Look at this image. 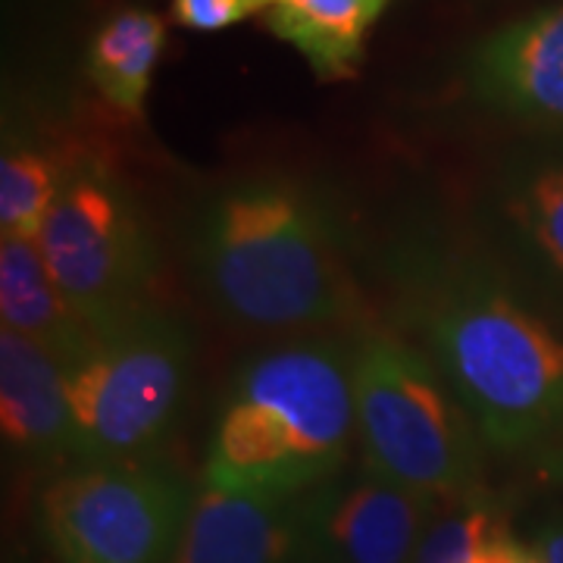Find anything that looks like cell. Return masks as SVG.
I'll list each match as a JSON object with an SVG mask.
<instances>
[{"label":"cell","mask_w":563,"mask_h":563,"mask_svg":"<svg viewBox=\"0 0 563 563\" xmlns=\"http://www.w3.org/2000/svg\"><path fill=\"white\" fill-rule=\"evenodd\" d=\"M398 320L485 448L523 454L563 432V339L492 263L432 242L404 244Z\"/></svg>","instance_id":"cell-1"},{"label":"cell","mask_w":563,"mask_h":563,"mask_svg":"<svg viewBox=\"0 0 563 563\" xmlns=\"http://www.w3.org/2000/svg\"><path fill=\"white\" fill-rule=\"evenodd\" d=\"M188 257L210 307L254 332L320 329L357 301L342 210L291 173H251L210 191Z\"/></svg>","instance_id":"cell-2"},{"label":"cell","mask_w":563,"mask_h":563,"mask_svg":"<svg viewBox=\"0 0 563 563\" xmlns=\"http://www.w3.org/2000/svg\"><path fill=\"white\" fill-rule=\"evenodd\" d=\"M354 439L351 344L298 335L232 369L213 413L203 485L303 495L342 473Z\"/></svg>","instance_id":"cell-3"},{"label":"cell","mask_w":563,"mask_h":563,"mask_svg":"<svg viewBox=\"0 0 563 563\" xmlns=\"http://www.w3.org/2000/svg\"><path fill=\"white\" fill-rule=\"evenodd\" d=\"M351 373L363 466L432 501L470 495L485 442L420 344L398 329H363Z\"/></svg>","instance_id":"cell-4"},{"label":"cell","mask_w":563,"mask_h":563,"mask_svg":"<svg viewBox=\"0 0 563 563\" xmlns=\"http://www.w3.org/2000/svg\"><path fill=\"white\" fill-rule=\"evenodd\" d=\"M195 369V335L161 303L95 332L66 373L73 410V461H151L181 420Z\"/></svg>","instance_id":"cell-5"},{"label":"cell","mask_w":563,"mask_h":563,"mask_svg":"<svg viewBox=\"0 0 563 563\" xmlns=\"http://www.w3.org/2000/svg\"><path fill=\"white\" fill-rule=\"evenodd\" d=\"M35 242L63 298L91 332L151 303L157 244L139 201L103 163H73Z\"/></svg>","instance_id":"cell-6"},{"label":"cell","mask_w":563,"mask_h":563,"mask_svg":"<svg viewBox=\"0 0 563 563\" xmlns=\"http://www.w3.org/2000/svg\"><path fill=\"white\" fill-rule=\"evenodd\" d=\"M195 495L157 457L76 463L41 492V536L60 563H173Z\"/></svg>","instance_id":"cell-7"},{"label":"cell","mask_w":563,"mask_h":563,"mask_svg":"<svg viewBox=\"0 0 563 563\" xmlns=\"http://www.w3.org/2000/svg\"><path fill=\"white\" fill-rule=\"evenodd\" d=\"M435 504L369 466L303 492V563H413Z\"/></svg>","instance_id":"cell-8"},{"label":"cell","mask_w":563,"mask_h":563,"mask_svg":"<svg viewBox=\"0 0 563 563\" xmlns=\"http://www.w3.org/2000/svg\"><path fill=\"white\" fill-rule=\"evenodd\" d=\"M463 88L488 113L563 132V3L476 41L463 60Z\"/></svg>","instance_id":"cell-9"},{"label":"cell","mask_w":563,"mask_h":563,"mask_svg":"<svg viewBox=\"0 0 563 563\" xmlns=\"http://www.w3.org/2000/svg\"><path fill=\"white\" fill-rule=\"evenodd\" d=\"M483 225L517 269L563 291V147L507 154L485 185Z\"/></svg>","instance_id":"cell-10"},{"label":"cell","mask_w":563,"mask_h":563,"mask_svg":"<svg viewBox=\"0 0 563 563\" xmlns=\"http://www.w3.org/2000/svg\"><path fill=\"white\" fill-rule=\"evenodd\" d=\"M303 495L201 485L173 563H303Z\"/></svg>","instance_id":"cell-11"},{"label":"cell","mask_w":563,"mask_h":563,"mask_svg":"<svg viewBox=\"0 0 563 563\" xmlns=\"http://www.w3.org/2000/svg\"><path fill=\"white\" fill-rule=\"evenodd\" d=\"M0 429L20 457H73V410L60 361L10 329H0Z\"/></svg>","instance_id":"cell-12"},{"label":"cell","mask_w":563,"mask_h":563,"mask_svg":"<svg viewBox=\"0 0 563 563\" xmlns=\"http://www.w3.org/2000/svg\"><path fill=\"white\" fill-rule=\"evenodd\" d=\"M0 320L3 329L44 347L63 369L79 361L95 339L63 298L32 239L0 242Z\"/></svg>","instance_id":"cell-13"},{"label":"cell","mask_w":563,"mask_h":563,"mask_svg":"<svg viewBox=\"0 0 563 563\" xmlns=\"http://www.w3.org/2000/svg\"><path fill=\"white\" fill-rule=\"evenodd\" d=\"M391 0H276L266 29L295 47L320 81H347L361 73L366 41Z\"/></svg>","instance_id":"cell-14"},{"label":"cell","mask_w":563,"mask_h":563,"mask_svg":"<svg viewBox=\"0 0 563 563\" xmlns=\"http://www.w3.org/2000/svg\"><path fill=\"white\" fill-rule=\"evenodd\" d=\"M163 47L166 22L147 7H122L88 41L85 76L107 107L129 120H141Z\"/></svg>","instance_id":"cell-15"},{"label":"cell","mask_w":563,"mask_h":563,"mask_svg":"<svg viewBox=\"0 0 563 563\" xmlns=\"http://www.w3.org/2000/svg\"><path fill=\"white\" fill-rule=\"evenodd\" d=\"M73 163L32 141L7 139L0 157V232L3 239H38Z\"/></svg>","instance_id":"cell-16"},{"label":"cell","mask_w":563,"mask_h":563,"mask_svg":"<svg viewBox=\"0 0 563 563\" xmlns=\"http://www.w3.org/2000/svg\"><path fill=\"white\" fill-rule=\"evenodd\" d=\"M495 536L492 514L479 504H466L429 526L413 563H476L479 551Z\"/></svg>","instance_id":"cell-17"},{"label":"cell","mask_w":563,"mask_h":563,"mask_svg":"<svg viewBox=\"0 0 563 563\" xmlns=\"http://www.w3.org/2000/svg\"><path fill=\"white\" fill-rule=\"evenodd\" d=\"M276 0H169V16L188 32H222L263 16Z\"/></svg>","instance_id":"cell-18"},{"label":"cell","mask_w":563,"mask_h":563,"mask_svg":"<svg viewBox=\"0 0 563 563\" xmlns=\"http://www.w3.org/2000/svg\"><path fill=\"white\" fill-rule=\"evenodd\" d=\"M532 551L542 558L544 563H563V520H554L539 529Z\"/></svg>","instance_id":"cell-19"},{"label":"cell","mask_w":563,"mask_h":563,"mask_svg":"<svg viewBox=\"0 0 563 563\" xmlns=\"http://www.w3.org/2000/svg\"><path fill=\"white\" fill-rule=\"evenodd\" d=\"M523 551L526 544L514 542V539H507V536H495V539L479 551L476 563H520L523 561Z\"/></svg>","instance_id":"cell-20"}]
</instances>
